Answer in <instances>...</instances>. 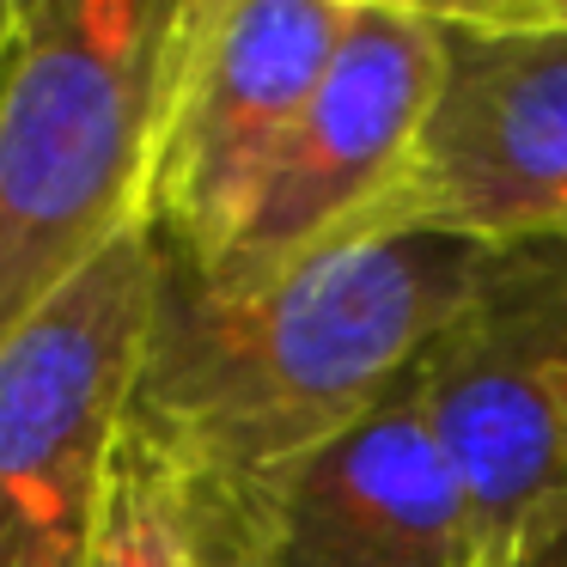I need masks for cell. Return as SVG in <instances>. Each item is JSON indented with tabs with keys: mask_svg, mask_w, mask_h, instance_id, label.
Listing matches in <instances>:
<instances>
[{
	"mask_svg": "<svg viewBox=\"0 0 567 567\" xmlns=\"http://www.w3.org/2000/svg\"><path fill=\"white\" fill-rule=\"evenodd\" d=\"M476 262L482 245L457 233H367L226 293L159 250L128 421L189 470L202 501H238L391 403Z\"/></svg>",
	"mask_w": 567,
	"mask_h": 567,
	"instance_id": "1",
	"label": "cell"
},
{
	"mask_svg": "<svg viewBox=\"0 0 567 567\" xmlns=\"http://www.w3.org/2000/svg\"><path fill=\"white\" fill-rule=\"evenodd\" d=\"M159 293L135 226L0 342V567H86Z\"/></svg>",
	"mask_w": 567,
	"mask_h": 567,
	"instance_id": "3",
	"label": "cell"
},
{
	"mask_svg": "<svg viewBox=\"0 0 567 567\" xmlns=\"http://www.w3.org/2000/svg\"><path fill=\"white\" fill-rule=\"evenodd\" d=\"M494 567H567V494L555 506H543Z\"/></svg>",
	"mask_w": 567,
	"mask_h": 567,
	"instance_id": "10",
	"label": "cell"
},
{
	"mask_svg": "<svg viewBox=\"0 0 567 567\" xmlns=\"http://www.w3.org/2000/svg\"><path fill=\"white\" fill-rule=\"evenodd\" d=\"M354 0H184L147 226L172 262L208 269L257 214Z\"/></svg>",
	"mask_w": 567,
	"mask_h": 567,
	"instance_id": "4",
	"label": "cell"
},
{
	"mask_svg": "<svg viewBox=\"0 0 567 567\" xmlns=\"http://www.w3.org/2000/svg\"><path fill=\"white\" fill-rule=\"evenodd\" d=\"M409 384L464 476L482 561L494 567L567 494V238L482 245Z\"/></svg>",
	"mask_w": 567,
	"mask_h": 567,
	"instance_id": "5",
	"label": "cell"
},
{
	"mask_svg": "<svg viewBox=\"0 0 567 567\" xmlns=\"http://www.w3.org/2000/svg\"><path fill=\"white\" fill-rule=\"evenodd\" d=\"M421 159L379 233L567 238V19L543 0H445Z\"/></svg>",
	"mask_w": 567,
	"mask_h": 567,
	"instance_id": "7",
	"label": "cell"
},
{
	"mask_svg": "<svg viewBox=\"0 0 567 567\" xmlns=\"http://www.w3.org/2000/svg\"><path fill=\"white\" fill-rule=\"evenodd\" d=\"M13 13H19V0H0V50H7V31H13Z\"/></svg>",
	"mask_w": 567,
	"mask_h": 567,
	"instance_id": "11",
	"label": "cell"
},
{
	"mask_svg": "<svg viewBox=\"0 0 567 567\" xmlns=\"http://www.w3.org/2000/svg\"><path fill=\"white\" fill-rule=\"evenodd\" d=\"M543 7H549L555 19H567V0H543Z\"/></svg>",
	"mask_w": 567,
	"mask_h": 567,
	"instance_id": "12",
	"label": "cell"
},
{
	"mask_svg": "<svg viewBox=\"0 0 567 567\" xmlns=\"http://www.w3.org/2000/svg\"><path fill=\"white\" fill-rule=\"evenodd\" d=\"M184 0H19L0 50V342L147 226Z\"/></svg>",
	"mask_w": 567,
	"mask_h": 567,
	"instance_id": "2",
	"label": "cell"
},
{
	"mask_svg": "<svg viewBox=\"0 0 567 567\" xmlns=\"http://www.w3.org/2000/svg\"><path fill=\"white\" fill-rule=\"evenodd\" d=\"M445 74L440 13L427 0H354L330 68L262 189L238 245L208 269V287H262L330 245L367 238L396 208L421 159Z\"/></svg>",
	"mask_w": 567,
	"mask_h": 567,
	"instance_id": "6",
	"label": "cell"
},
{
	"mask_svg": "<svg viewBox=\"0 0 567 567\" xmlns=\"http://www.w3.org/2000/svg\"><path fill=\"white\" fill-rule=\"evenodd\" d=\"M86 567H220L189 470L135 421L116 445Z\"/></svg>",
	"mask_w": 567,
	"mask_h": 567,
	"instance_id": "9",
	"label": "cell"
},
{
	"mask_svg": "<svg viewBox=\"0 0 567 567\" xmlns=\"http://www.w3.org/2000/svg\"><path fill=\"white\" fill-rule=\"evenodd\" d=\"M202 513L220 567H488L464 476L415 384L238 501H202Z\"/></svg>",
	"mask_w": 567,
	"mask_h": 567,
	"instance_id": "8",
	"label": "cell"
}]
</instances>
